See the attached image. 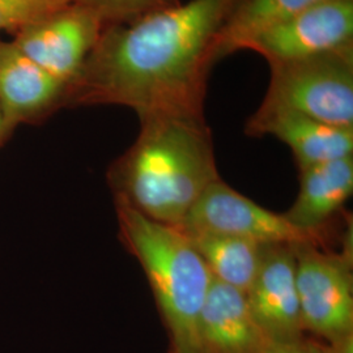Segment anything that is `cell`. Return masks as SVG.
Returning <instances> with one entry per match:
<instances>
[{
  "instance_id": "cell-1",
  "label": "cell",
  "mask_w": 353,
  "mask_h": 353,
  "mask_svg": "<svg viewBox=\"0 0 353 353\" xmlns=\"http://www.w3.org/2000/svg\"><path fill=\"white\" fill-rule=\"evenodd\" d=\"M240 0H189L105 24L68 85L67 106L118 105L140 118L204 117L212 48Z\"/></svg>"
},
{
  "instance_id": "cell-4",
  "label": "cell",
  "mask_w": 353,
  "mask_h": 353,
  "mask_svg": "<svg viewBox=\"0 0 353 353\" xmlns=\"http://www.w3.org/2000/svg\"><path fill=\"white\" fill-rule=\"evenodd\" d=\"M270 68L261 105L353 128V48Z\"/></svg>"
},
{
  "instance_id": "cell-17",
  "label": "cell",
  "mask_w": 353,
  "mask_h": 353,
  "mask_svg": "<svg viewBox=\"0 0 353 353\" xmlns=\"http://www.w3.org/2000/svg\"><path fill=\"white\" fill-rule=\"evenodd\" d=\"M71 3V0H0V30L13 33Z\"/></svg>"
},
{
  "instance_id": "cell-14",
  "label": "cell",
  "mask_w": 353,
  "mask_h": 353,
  "mask_svg": "<svg viewBox=\"0 0 353 353\" xmlns=\"http://www.w3.org/2000/svg\"><path fill=\"white\" fill-rule=\"evenodd\" d=\"M322 1L326 0H240L216 36L212 64L243 50L262 30Z\"/></svg>"
},
{
  "instance_id": "cell-19",
  "label": "cell",
  "mask_w": 353,
  "mask_h": 353,
  "mask_svg": "<svg viewBox=\"0 0 353 353\" xmlns=\"http://www.w3.org/2000/svg\"><path fill=\"white\" fill-rule=\"evenodd\" d=\"M8 139H10V138H8L7 134H6L4 123H3V117H1V113H0V147Z\"/></svg>"
},
{
  "instance_id": "cell-10",
  "label": "cell",
  "mask_w": 353,
  "mask_h": 353,
  "mask_svg": "<svg viewBox=\"0 0 353 353\" xmlns=\"http://www.w3.org/2000/svg\"><path fill=\"white\" fill-rule=\"evenodd\" d=\"M68 84L50 75L19 50L0 39V113L11 138L20 125H37L67 108Z\"/></svg>"
},
{
  "instance_id": "cell-9",
  "label": "cell",
  "mask_w": 353,
  "mask_h": 353,
  "mask_svg": "<svg viewBox=\"0 0 353 353\" xmlns=\"http://www.w3.org/2000/svg\"><path fill=\"white\" fill-rule=\"evenodd\" d=\"M246 296L252 316L272 344H300L306 339L294 245H263L256 278Z\"/></svg>"
},
{
  "instance_id": "cell-16",
  "label": "cell",
  "mask_w": 353,
  "mask_h": 353,
  "mask_svg": "<svg viewBox=\"0 0 353 353\" xmlns=\"http://www.w3.org/2000/svg\"><path fill=\"white\" fill-rule=\"evenodd\" d=\"M99 14L105 24L125 23L176 6L181 0H71Z\"/></svg>"
},
{
  "instance_id": "cell-2",
  "label": "cell",
  "mask_w": 353,
  "mask_h": 353,
  "mask_svg": "<svg viewBox=\"0 0 353 353\" xmlns=\"http://www.w3.org/2000/svg\"><path fill=\"white\" fill-rule=\"evenodd\" d=\"M135 141L108 170L114 203L179 227L192 205L221 179L204 117L156 114L140 118Z\"/></svg>"
},
{
  "instance_id": "cell-12",
  "label": "cell",
  "mask_w": 353,
  "mask_h": 353,
  "mask_svg": "<svg viewBox=\"0 0 353 353\" xmlns=\"http://www.w3.org/2000/svg\"><path fill=\"white\" fill-rule=\"evenodd\" d=\"M271 345L246 293L212 279L199 319L201 353H262Z\"/></svg>"
},
{
  "instance_id": "cell-11",
  "label": "cell",
  "mask_w": 353,
  "mask_h": 353,
  "mask_svg": "<svg viewBox=\"0 0 353 353\" xmlns=\"http://www.w3.org/2000/svg\"><path fill=\"white\" fill-rule=\"evenodd\" d=\"M252 138L274 137L290 147L299 170L353 156V128L332 126L301 114L259 105L245 125Z\"/></svg>"
},
{
  "instance_id": "cell-13",
  "label": "cell",
  "mask_w": 353,
  "mask_h": 353,
  "mask_svg": "<svg viewBox=\"0 0 353 353\" xmlns=\"http://www.w3.org/2000/svg\"><path fill=\"white\" fill-rule=\"evenodd\" d=\"M353 192V156L300 169V191L284 212L293 227L325 241L327 224Z\"/></svg>"
},
{
  "instance_id": "cell-5",
  "label": "cell",
  "mask_w": 353,
  "mask_h": 353,
  "mask_svg": "<svg viewBox=\"0 0 353 353\" xmlns=\"http://www.w3.org/2000/svg\"><path fill=\"white\" fill-rule=\"evenodd\" d=\"M296 284L303 330L325 343L353 334L352 255L294 245Z\"/></svg>"
},
{
  "instance_id": "cell-15",
  "label": "cell",
  "mask_w": 353,
  "mask_h": 353,
  "mask_svg": "<svg viewBox=\"0 0 353 353\" xmlns=\"http://www.w3.org/2000/svg\"><path fill=\"white\" fill-rule=\"evenodd\" d=\"M183 233L199 252L214 279L243 293L249 292L261 265L262 245L225 234Z\"/></svg>"
},
{
  "instance_id": "cell-3",
  "label": "cell",
  "mask_w": 353,
  "mask_h": 353,
  "mask_svg": "<svg viewBox=\"0 0 353 353\" xmlns=\"http://www.w3.org/2000/svg\"><path fill=\"white\" fill-rule=\"evenodd\" d=\"M119 239L143 267L168 330L169 353H201L199 319L212 274L183 232L115 203Z\"/></svg>"
},
{
  "instance_id": "cell-18",
  "label": "cell",
  "mask_w": 353,
  "mask_h": 353,
  "mask_svg": "<svg viewBox=\"0 0 353 353\" xmlns=\"http://www.w3.org/2000/svg\"><path fill=\"white\" fill-rule=\"evenodd\" d=\"M262 353H322L321 344L305 339L300 344H272Z\"/></svg>"
},
{
  "instance_id": "cell-8",
  "label": "cell",
  "mask_w": 353,
  "mask_h": 353,
  "mask_svg": "<svg viewBox=\"0 0 353 353\" xmlns=\"http://www.w3.org/2000/svg\"><path fill=\"white\" fill-rule=\"evenodd\" d=\"M105 23L75 3L13 32V43L28 58L65 84L74 81L101 36Z\"/></svg>"
},
{
  "instance_id": "cell-6",
  "label": "cell",
  "mask_w": 353,
  "mask_h": 353,
  "mask_svg": "<svg viewBox=\"0 0 353 353\" xmlns=\"http://www.w3.org/2000/svg\"><path fill=\"white\" fill-rule=\"evenodd\" d=\"M182 232H204L252 241L258 245H323V241L293 227L275 214L232 189L223 179L204 191L179 227Z\"/></svg>"
},
{
  "instance_id": "cell-7",
  "label": "cell",
  "mask_w": 353,
  "mask_h": 353,
  "mask_svg": "<svg viewBox=\"0 0 353 353\" xmlns=\"http://www.w3.org/2000/svg\"><path fill=\"white\" fill-rule=\"evenodd\" d=\"M353 48V0H326L270 26L245 45L268 64Z\"/></svg>"
}]
</instances>
